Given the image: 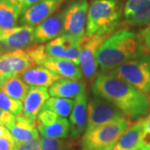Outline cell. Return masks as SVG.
I'll return each instance as SVG.
<instances>
[{"mask_svg":"<svg viewBox=\"0 0 150 150\" xmlns=\"http://www.w3.org/2000/svg\"><path fill=\"white\" fill-rule=\"evenodd\" d=\"M8 129L15 142L21 143L39 139L36 121L26 117L23 112L15 115L14 122Z\"/></svg>","mask_w":150,"mask_h":150,"instance_id":"obj_18","label":"cell"},{"mask_svg":"<svg viewBox=\"0 0 150 150\" xmlns=\"http://www.w3.org/2000/svg\"><path fill=\"white\" fill-rule=\"evenodd\" d=\"M65 0H40L26 10L19 19L22 25L34 26L53 15Z\"/></svg>","mask_w":150,"mask_h":150,"instance_id":"obj_13","label":"cell"},{"mask_svg":"<svg viewBox=\"0 0 150 150\" xmlns=\"http://www.w3.org/2000/svg\"><path fill=\"white\" fill-rule=\"evenodd\" d=\"M85 83L80 80L60 79L50 86L49 95L64 98H76L85 93Z\"/></svg>","mask_w":150,"mask_h":150,"instance_id":"obj_21","label":"cell"},{"mask_svg":"<svg viewBox=\"0 0 150 150\" xmlns=\"http://www.w3.org/2000/svg\"><path fill=\"white\" fill-rule=\"evenodd\" d=\"M74 103V101L70 98L52 97L48 98L47 102L45 103L42 110H50L60 117L67 118V117H69L72 112Z\"/></svg>","mask_w":150,"mask_h":150,"instance_id":"obj_24","label":"cell"},{"mask_svg":"<svg viewBox=\"0 0 150 150\" xmlns=\"http://www.w3.org/2000/svg\"><path fill=\"white\" fill-rule=\"evenodd\" d=\"M42 150H62L69 144L70 141L64 139H54L48 137H43L40 139Z\"/></svg>","mask_w":150,"mask_h":150,"instance_id":"obj_27","label":"cell"},{"mask_svg":"<svg viewBox=\"0 0 150 150\" xmlns=\"http://www.w3.org/2000/svg\"><path fill=\"white\" fill-rule=\"evenodd\" d=\"M150 14V0H146L143 7L134 16L127 19V24L132 27H141L142 23Z\"/></svg>","mask_w":150,"mask_h":150,"instance_id":"obj_26","label":"cell"},{"mask_svg":"<svg viewBox=\"0 0 150 150\" xmlns=\"http://www.w3.org/2000/svg\"><path fill=\"white\" fill-rule=\"evenodd\" d=\"M6 79H3V78H0V88H1V86H2V84L4 83V82L5 81Z\"/></svg>","mask_w":150,"mask_h":150,"instance_id":"obj_38","label":"cell"},{"mask_svg":"<svg viewBox=\"0 0 150 150\" xmlns=\"http://www.w3.org/2000/svg\"><path fill=\"white\" fill-rule=\"evenodd\" d=\"M63 11L51 15L38 24L33 29V38L36 43H43L59 37L63 30Z\"/></svg>","mask_w":150,"mask_h":150,"instance_id":"obj_15","label":"cell"},{"mask_svg":"<svg viewBox=\"0 0 150 150\" xmlns=\"http://www.w3.org/2000/svg\"><path fill=\"white\" fill-rule=\"evenodd\" d=\"M83 150H96V149H83Z\"/></svg>","mask_w":150,"mask_h":150,"instance_id":"obj_39","label":"cell"},{"mask_svg":"<svg viewBox=\"0 0 150 150\" xmlns=\"http://www.w3.org/2000/svg\"><path fill=\"white\" fill-rule=\"evenodd\" d=\"M88 121V97L83 93L75 98L74 107L70 113V137L77 140L85 133Z\"/></svg>","mask_w":150,"mask_h":150,"instance_id":"obj_14","label":"cell"},{"mask_svg":"<svg viewBox=\"0 0 150 150\" xmlns=\"http://www.w3.org/2000/svg\"><path fill=\"white\" fill-rule=\"evenodd\" d=\"M92 91L93 95L116 106L131 122L144 118L150 111L148 97L112 72L99 75L93 83Z\"/></svg>","mask_w":150,"mask_h":150,"instance_id":"obj_1","label":"cell"},{"mask_svg":"<svg viewBox=\"0 0 150 150\" xmlns=\"http://www.w3.org/2000/svg\"><path fill=\"white\" fill-rule=\"evenodd\" d=\"M139 33L141 36L145 49H147V51H150V25L140 30Z\"/></svg>","mask_w":150,"mask_h":150,"instance_id":"obj_34","label":"cell"},{"mask_svg":"<svg viewBox=\"0 0 150 150\" xmlns=\"http://www.w3.org/2000/svg\"><path fill=\"white\" fill-rule=\"evenodd\" d=\"M139 33L122 29L112 33L104 40L97 52L100 74H107L126 62L146 53Z\"/></svg>","mask_w":150,"mask_h":150,"instance_id":"obj_2","label":"cell"},{"mask_svg":"<svg viewBox=\"0 0 150 150\" xmlns=\"http://www.w3.org/2000/svg\"><path fill=\"white\" fill-rule=\"evenodd\" d=\"M14 150H42L40 139L31 140L28 142H15Z\"/></svg>","mask_w":150,"mask_h":150,"instance_id":"obj_30","label":"cell"},{"mask_svg":"<svg viewBox=\"0 0 150 150\" xmlns=\"http://www.w3.org/2000/svg\"><path fill=\"white\" fill-rule=\"evenodd\" d=\"M29 88V86L22 80L18 75L7 79L0 88V89L9 97L22 102L27 95Z\"/></svg>","mask_w":150,"mask_h":150,"instance_id":"obj_22","label":"cell"},{"mask_svg":"<svg viewBox=\"0 0 150 150\" xmlns=\"http://www.w3.org/2000/svg\"><path fill=\"white\" fill-rule=\"evenodd\" d=\"M29 87L48 88L61 79L59 75L46 69L43 66L29 68L18 75Z\"/></svg>","mask_w":150,"mask_h":150,"instance_id":"obj_19","label":"cell"},{"mask_svg":"<svg viewBox=\"0 0 150 150\" xmlns=\"http://www.w3.org/2000/svg\"><path fill=\"white\" fill-rule=\"evenodd\" d=\"M36 124L43 137L66 139L70 134L69 121L50 110H41L36 119Z\"/></svg>","mask_w":150,"mask_h":150,"instance_id":"obj_9","label":"cell"},{"mask_svg":"<svg viewBox=\"0 0 150 150\" xmlns=\"http://www.w3.org/2000/svg\"><path fill=\"white\" fill-rule=\"evenodd\" d=\"M80 43L69 36L60 34L47 43L45 47L49 56L68 59L79 65Z\"/></svg>","mask_w":150,"mask_h":150,"instance_id":"obj_12","label":"cell"},{"mask_svg":"<svg viewBox=\"0 0 150 150\" xmlns=\"http://www.w3.org/2000/svg\"><path fill=\"white\" fill-rule=\"evenodd\" d=\"M131 121L127 117L106 123L85 132L82 138V147L86 149L112 150L117 140L131 125Z\"/></svg>","mask_w":150,"mask_h":150,"instance_id":"obj_4","label":"cell"},{"mask_svg":"<svg viewBox=\"0 0 150 150\" xmlns=\"http://www.w3.org/2000/svg\"><path fill=\"white\" fill-rule=\"evenodd\" d=\"M88 11L87 0H73L66 6L64 13V25L61 34L81 43L86 36V25Z\"/></svg>","mask_w":150,"mask_h":150,"instance_id":"obj_6","label":"cell"},{"mask_svg":"<svg viewBox=\"0 0 150 150\" xmlns=\"http://www.w3.org/2000/svg\"><path fill=\"white\" fill-rule=\"evenodd\" d=\"M148 97L150 101V51L111 71Z\"/></svg>","mask_w":150,"mask_h":150,"instance_id":"obj_5","label":"cell"},{"mask_svg":"<svg viewBox=\"0 0 150 150\" xmlns=\"http://www.w3.org/2000/svg\"><path fill=\"white\" fill-rule=\"evenodd\" d=\"M33 26L22 25L10 29L0 28V44L7 51L25 50L31 47L34 42Z\"/></svg>","mask_w":150,"mask_h":150,"instance_id":"obj_10","label":"cell"},{"mask_svg":"<svg viewBox=\"0 0 150 150\" xmlns=\"http://www.w3.org/2000/svg\"><path fill=\"white\" fill-rule=\"evenodd\" d=\"M41 66L45 67L64 79L81 80L83 78V73L79 65L68 59L54 58L48 55L43 61Z\"/></svg>","mask_w":150,"mask_h":150,"instance_id":"obj_17","label":"cell"},{"mask_svg":"<svg viewBox=\"0 0 150 150\" xmlns=\"http://www.w3.org/2000/svg\"><path fill=\"white\" fill-rule=\"evenodd\" d=\"M108 36L110 35H86L81 41L79 67L83 75L89 80L98 72L97 52Z\"/></svg>","mask_w":150,"mask_h":150,"instance_id":"obj_8","label":"cell"},{"mask_svg":"<svg viewBox=\"0 0 150 150\" xmlns=\"http://www.w3.org/2000/svg\"><path fill=\"white\" fill-rule=\"evenodd\" d=\"M15 141L13 136L0 137V150H14Z\"/></svg>","mask_w":150,"mask_h":150,"instance_id":"obj_33","label":"cell"},{"mask_svg":"<svg viewBox=\"0 0 150 150\" xmlns=\"http://www.w3.org/2000/svg\"><path fill=\"white\" fill-rule=\"evenodd\" d=\"M35 64L26 50H15L3 54L0 58V78L7 79L19 75Z\"/></svg>","mask_w":150,"mask_h":150,"instance_id":"obj_11","label":"cell"},{"mask_svg":"<svg viewBox=\"0 0 150 150\" xmlns=\"http://www.w3.org/2000/svg\"><path fill=\"white\" fill-rule=\"evenodd\" d=\"M149 25H150V14L149 15V17L145 19L144 21V23H142V26H149ZM141 26V27H142Z\"/></svg>","mask_w":150,"mask_h":150,"instance_id":"obj_36","label":"cell"},{"mask_svg":"<svg viewBox=\"0 0 150 150\" xmlns=\"http://www.w3.org/2000/svg\"><path fill=\"white\" fill-rule=\"evenodd\" d=\"M49 98V93L45 87H31L23 101V113L33 120L38 115Z\"/></svg>","mask_w":150,"mask_h":150,"instance_id":"obj_16","label":"cell"},{"mask_svg":"<svg viewBox=\"0 0 150 150\" xmlns=\"http://www.w3.org/2000/svg\"><path fill=\"white\" fill-rule=\"evenodd\" d=\"M19 11L4 0H0V28L10 29L16 27L20 16Z\"/></svg>","mask_w":150,"mask_h":150,"instance_id":"obj_23","label":"cell"},{"mask_svg":"<svg viewBox=\"0 0 150 150\" xmlns=\"http://www.w3.org/2000/svg\"><path fill=\"white\" fill-rule=\"evenodd\" d=\"M62 150H77L74 148V144L73 143H70L68 145L67 147H65L64 149H63Z\"/></svg>","mask_w":150,"mask_h":150,"instance_id":"obj_35","label":"cell"},{"mask_svg":"<svg viewBox=\"0 0 150 150\" xmlns=\"http://www.w3.org/2000/svg\"><path fill=\"white\" fill-rule=\"evenodd\" d=\"M122 13L117 0H94L88 7L86 35H111L119 23Z\"/></svg>","mask_w":150,"mask_h":150,"instance_id":"obj_3","label":"cell"},{"mask_svg":"<svg viewBox=\"0 0 150 150\" xmlns=\"http://www.w3.org/2000/svg\"><path fill=\"white\" fill-rule=\"evenodd\" d=\"M0 108L8 111L13 115L23 112V102L14 99L0 89Z\"/></svg>","mask_w":150,"mask_h":150,"instance_id":"obj_25","label":"cell"},{"mask_svg":"<svg viewBox=\"0 0 150 150\" xmlns=\"http://www.w3.org/2000/svg\"><path fill=\"white\" fill-rule=\"evenodd\" d=\"M14 120H15V115H13L8 111L0 108V125L5 126L8 129L13 123Z\"/></svg>","mask_w":150,"mask_h":150,"instance_id":"obj_32","label":"cell"},{"mask_svg":"<svg viewBox=\"0 0 150 150\" xmlns=\"http://www.w3.org/2000/svg\"><path fill=\"white\" fill-rule=\"evenodd\" d=\"M124 115L112 103L99 96H94L88 103V121L85 132H88L101 125L122 119Z\"/></svg>","mask_w":150,"mask_h":150,"instance_id":"obj_7","label":"cell"},{"mask_svg":"<svg viewBox=\"0 0 150 150\" xmlns=\"http://www.w3.org/2000/svg\"><path fill=\"white\" fill-rule=\"evenodd\" d=\"M140 150H150V113L144 119V132L141 139Z\"/></svg>","mask_w":150,"mask_h":150,"instance_id":"obj_29","label":"cell"},{"mask_svg":"<svg viewBox=\"0 0 150 150\" xmlns=\"http://www.w3.org/2000/svg\"><path fill=\"white\" fill-rule=\"evenodd\" d=\"M145 1L146 0H128L123 9V15L125 18L129 19L131 17L134 16L143 7Z\"/></svg>","mask_w":150,"mask_h":150,"instance_id":"obj_28","label":"cell"},{"mask_svg":"<svg viewBox=\"0 0 150 150\" xmlns=\"http://www.w3.org/2000/svg\"><path fill=\"white\" fill-rule=\"evenodd\" d=\"M7 51L5 49V48L2 45V44H0V58H1V56L3 55V54H5V52Z\"/></svg>","mask_w":150,"mask_h":150,"instance_id":"obj_37","label":"cell"},{"mask_svg":"<svg viewBox=\"0 0 150 150\" xmlns=\"http://www.w3.org/2000/svg\"><path fill=\"white\" fill-rule=\"evenodd\" d=\"M4 1L14 6L19 11L20 14L22 15L31 6L39 2L40 0H4Z\"/></svg>","mask_w":150,"mask_h":150,"instance_id":"obj_31","label":"cell"},{"mask_svg":"<svg viewBox=\"0 0 150 150\" xmlns=\"http://www.w3.org/2000/svg\"><path fill=\"white\" fill-rule=\"evenodd\" d=\"M144 119L131 124L117 140L112 150H140L144 132Z\"/></svg>","mask_w":150,"mask_h":150,"instance_id":"obj_20","label":"cell"}]
</instances>
